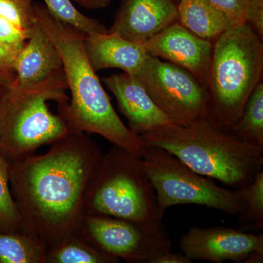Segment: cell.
Wrapping results in <instances>:
<instances>
[{
	"instance_id": "obj_28",
	"label": "cell",
	"mask_w": 263,
	"mask_h": 263,
	"mask_svg": "<svg viewBox=\"0 0 263 263\" xmlns=\"http://www.w3.org/2000/svg\"><path fill=\"white\" fill-rule=\"evenodd\" d=\"M193 262L186 254L175 253L172 251L166 252L155 259L154 263H190Z\"/></svg>"
},
{
	"instance_id": "obj_29",
	"label": "cell",
	"mask_w": 263,
	"mask_h": 263,
	"mask_svg": "<svg viewBox=\"0 0 263 263\" xmlns=\"http://www.w3.org/2000/svg\"><path fill=\"white\" fill-rule=\"evenodd\" d=\"M76 3L87 10H98L106 8L113 0H72Z\"/></svg>"
},
{
	"instance_id": "obj_20",
	"label": "cell",
	"mask_w": 263,
	"mask_h": 263,
	"mask_svg": "<svg viewBox=\"0 0 263 263\" xmlns=\"http://www.w3.org/2000/svg\"><path fill=\"white\" fill-rule=\"evenodd\" d=\"M10 161L0 155V233H21L23 221L10 191Z\"/></svg>"
},
{
	"instance_id": "obj_8",
	"label": "cell",
	"mask_w": 263,
	"mask_h": 263,
	"mask_svg": "<svg viewBox=\"0 0 263 263\" xmlns=\"http://www.w3.org/2000/svg\"><path fill=\"white\" fill-rule=\"evenodd\" d=\"M136 78L173 124L186 126L210 122L206 88L182 67L148 54Z\"/></svg>"
},
{
	"instance_id": "obj_31",
	"label": "cell",
	"mask_w": 263,
	"mask_h": 263,
	"mask_svg": "<svg viewBox=\"0 0 263 263\" xmlns=\"http://www.w3.org/2000/svg\"><path fill=\"white\" fill-rule=\"evenodd\" d=\"M3 89H0V94H1L2 91H3Z\"/></svg>"
},
{
	"instance_id": "obj_11",
	"label": "cell",
	"mask_w": 263,
	"mask_h": 263,
	"mask_svg": "<svg viewBox=\"0 0 263 263\" xmlns=\"http://www.w3.org/2000/svg\"><path fill=\"white\" fill-rule=\"evenodd\" d=\"M143 45L151 56L182 67L206 88L214 43L197 37L176 21Z\"/></svg>"
},
{
	"instance_id": "obj_17",
	"label": "cell",
	"mask_w": 263,
	"mask_h": 263,
	"mask_svg": "<svg viewBox=\"0 0 263 263\" xmlns=\"http://www.w3.org/2000/svg\"><path fill=\"white\" fill-rule=\"evenodd\" d=\"M120 259L99 250L81 233L47 249L46 263H118Z\"/></svg>"
},
{
	"instance_id": "obj_19",
	"label": "cell",
	"mask_w": 263,
	"mask_h": 263,
	"mask_svg": "<svg viewBox=\"0 0 263 263\" xmlns=\"http://www.w3.org/2000/svg\"><path fill=\"white\" fill-rule=\"evenodd\" d=\"M230 132L243 141L263 147L262 81L249 96L240 119Z\"/></svg>"
},
{
	"instance_id": "obj_10",
	"label": "cell",
	"mask_w": 263,
	"mask_h": 263,
	"mask_svg": "<svg viewBox=\"0 0 263 263\" xmlns=\"http://www.w3.org/2000/svg\"><path fill=\"white\" fill-rule=\"evenodd\" d=\"M179 248L191 260L243 262L251 254L263 252V235L228 227H193L181 235Z\"/></svg>"
},
{
	"instance_id": "obj_1",
	"label": "cell",
	"mask_w": 263,
	"mask_h": 263,
	"mask_svg": "<svg viewBox=\"0 0 263 263\" xmlns=\"http://www.w3.org/2000/svg\"><path fill=\"white\" fill-rule=\"evenodd\" d=\"M42 155L10 161L23 232L46 248L80 233L85 197L103 155L89 134L72 133Z\"/></svg>"
},
{
	"instance_id": "obj_4",
	"label": "cell",
	"mask_w": 263,
	"mask_h": 263,
	"mask_svg": "<svg viewBox=\"0 0 263 263\" xmlns=\"http://www.w3.org/2000/svg\"><path fill=\"white\" fill-rule=\"evenodd\" d=\"M262 41L248 24L233 26L215 43L206 89L210 122L230 132L262 81Z\"/></svg>"
},
{
	"instance_id": "obj_24",
	"label": "cell",
	"mask_w": 263,
	"mask_h": 263,
	"mask_svg": "<svg viewBox=\"0 0 263 263\" xmlns=\"http://www.w3.org/2000/svg\"><path fill=\"white\" fill-rule=\"evenodd\" d=\"M31 31L21 28L0 15V43L15 57H18L23 49L30 37Z\"/></svg>"
},
{
	"instance_id": "obj_18",
	"label": "cell",
	"mask_w": 263,
	"mask_h": 263,
	"mask_svg": "<svg viewBox=\"0 0 263 263\" xmlns=\"http://www.w3.org/2000/svg\"><path fill=\"white\" fill-rule=\"evenodd\" d=\"M47 248L24 232L0 233V263H46Z\"/></svg>"
},
{
	"instance_id": "obj_22",
	"label": "cell",
	"mask_w": 263,
	"mask_h": 263,
	"mask_svg": "<svg viewBox=\"0 0 263 263\" xmlns=\"http://www.w3.org/2000/svg\"><path fill=\"white\" fill-rule=\"evenodd\" d=\"M45 6L53 17L68 24L86 35L105 34L108 29L96 19L83 14L72 4V0H43Z\"/></svg>"
},
{
	"instance_id": "obj_16",
	"label": "cell",
	"mask_w": 263,
	"mask_h": 263,
	"mask_svg": "<svg viewBox=\"0 0 263 263\" xmlns=\"http://www.w3.org/2000/svg\"><path fill=\"white\" fill-rule=\"evenodd\" d=\"M177 21L197 37L212 43L233 27L210 0H181L177 5Z\"/></svg>"
},
{
	"instance_id": "obj_5",
	"label": "cell",
	"mask_w": 263,
	"mask_h": 263,
	"mask_svg": "<svg viewBox=\"0 0 263 263\" xmlns=\"http://www.w3.org/2000/svg\"><path fill=\"white\" fill-rule=\"evenodd\" d=\"M62 70L23 89L5 88L0 94V155L13 161L32 155L40 147L51 145L70 133L48 103L70 100Z\"/></svg>"
},
{
	"instance_id": "obj_2",
	"label": "cell",
	"mask_w": 263,
	"mask_h": 263,
	"mask_svg": "<svg viewBox=\"0 0 263 263\" xmlns=\"http://www.w3.org/2000/svg\"><path fill=\"white\" fill-rule=\"evenodd\" d=\"M34 10L61 57L71 98L57 103V108L70 131L99 135L112 144L143 157L146 142L126 126L114 109L88 58L86 34L53 17L44 5H34Z\"/></svg>"
},
{
	"instance_id": "obj_12",
	"label": "cell",
	"mask_w": 263,
	"mask_h": 263,
	"mask_svg": "<svg viewBox=\"0 0 263 263\" xmlns=\"http://www.w3.org/2000/svg\"><path fill=\"white\" fill-rule=\"evenodd\" d=\"M176 21L174 0H122L108 32L143 43Z\"/></svg>"
},
{
	"instance_id": "obj_6",
	"label": "cell",
	"mask_w": 263,
	"mask_h": 263,
	"mask_svg": "<svg viewBox=\"0 0 263 263\" xmlns=\"http://www.w3.org/2000/svg\"><path fill=\"white\" fill-rule=\"evenodd\" d=\"M84 212L139 223L162 222L164 214L142 157L116 145L104 154L91 180Z\"/></svg>"
},
{
	"instance_id": "obj_14",
	"label": "cell",
	"mask_w": 263,
	"mask_h": 263,
	"mask_svg": "<svg viewBox=\"0 0 263 263\" xmlns=\"http://www.w3.org/2000/svg\"><path fill=\"white\" fill-rule=\"evenodd\" d=\"M63 70L61 57L51 38L38 22L17 57L12 87H29Z\"/></svg>"
},
{
	"instance_id": "obj_23",
	"label": "cell",
	"mask_w": 263,
	"mask_h": 263,
	"mask_svg": "<svg viewBox=\"0 0 263 263\" xmlns=\"http://www.w3.org/2000/svg\"><path fill=\"white\" fill-rule=\"evenodd\" d=\"M0 15L27 31L37 22L32 0H0Z\"/></svg>"
},
{
	"instance_id": "obj_25",
	"label": "cell",
	"mask_w": 263,
	"mask_h": 263,
	"mask_svg": "<svg viewBox=\"0 0 263 263\" xmlns=\"http://www.w3.org/2000/svg\"><path fill=\"white\" fill-rule=\"evenodd\" d=\"M250 0H210L229 18L233 26L245 23L246 13Z\"/></svg>"
},
{
	"instance_id": "obj_30",
	"label": "cell",
	"mask_w": 263,
	"mask_h": 263,
	"mask_svg": "<svg viewBox=\"0 0 263 263\" xmlns=\"http://www.w3.org/2000/svg\"><path fill=\"white\" fill-rule=\"evenodd\" d=\"M13 79H14V76L5 73L0 71V89L9 87L13 83Z\"/></svg>"
},
{
	"instance_id": "obj_26",
	"label": "cell",
	"mask_w": 263,
	"mask_h": 263,
	"mask_svg": "<svg viewBox=\"0 0 263 263\" xmlns=\"http://www.w3.org/2000/svg\"><path fill=\"white\" fill-rule=\"evenodd\" d=\"M245 22L248 24L254 32L262 41L263 38V0H250Z\"/></svg>"
},
{
	"instance_id": "obj_3",
	"label": "cell",
	"mask_w": 263,
	"mask_h": 263,
	"mask_svg": "<svg viewBox=\"0 0 263 263\" xmlns=\"http://www.w3.org/2000/svg\"><path fill=\"white\" fill-rule=\"evenodd\" d=\"M147 145L160 147L197 174L237 190L263 171V147L203 120L186 126L168 123L141 135Z\"/></svg>"
},
{
	"instance_id": "obj_7",
	"label": "cell",
	"mask_w": 263,
	"mask_h": 263,
	"mask_svg": "<svg viewBox=\"0 0 263 263\" xmlns=\"http://www.w3.org/2000/svg\"><path fill=\"white\" fill-rule=\"evenodd\" d=\"M142 159L162 212L187 204L204 205L233 216H239L245 210V201L235 190L218 186L164 148L147 145Z\"/></svg>"
},
{
	"instance_id": "obj_13",
	"label": "cell",
	"mask_w": 263,
	"mask_h": 263,
	"mask_svg": "<svg viewBox=\"0 0 263 263\" xmlns=\"http://www.w3.org/2000/svg\"><path fill=\"white\" fill-rule=\"evenodd\" d=\"M115 97L118 110L127 119V127L141 136L150 129L171 123L154 103L146 88L134 76L124 72L103 79Z\"/></svg>"
},
{
	"instance_id": "obj_15",
	"label": "cell",
	"mask_w": 263,
	"mask_h": 263,
	"mask_svg": "<svg viewBox=\"0 0 263 263\" xmlns=\"http://www.w3.org/2000/svg\"><path fill=\"white\" fill-rule=\"evenodd\" d=\"M85 47L96 72L117 68L136 77L148 57L143 43L127 41L115 32L86 35Z\"/></svg>"
},
{
	"instance_id": "obj_9",
	"label": "cell",
	"mask_w": 263,
	"mask_h": 263,
	"mask_svg": "<svg viewBox=\"0 0 263 263\" xmlns=\"http://www.w3.org/2000/svg\"><path fill=\"white\" fill-rule=\"evenodd\" d=\"M80 233L104 253L130 263H154L172 251L162 222L139 223L119 218L85 215Z\"/></svg>"
},
{
	"instance_id": "obj_32",
	"label": "cell",
	"mask_w": 263,
	"mask_h": 263,
	"mask_svg": "<svg viewBox=\"0 0 263 263\" xmlns=\"http://www.w3.org/2000/svg\"><path fill=\"white\" fill-rule=\"evenodd\" d=\"M174 1H178V2H179V1H181V0H174Z\"/></svg>"
},
{
	"instance_id": "obj_21",
	"label": "cell",
	"mask_w": 263,
	"mask_h": 263,
	"mask_svg": "<svg viewBox=\"0 0 263 263\" xmlns=\"http://www.w3.org/2000/svg\"><path fill=\"white\" fill-rule=\"evenodd\" d=\"M234 190L246 204L245 210L238 216L241 230L262 231L263 171L257 174L252 182Z\"/></svg>"
},
{
	"instance_id": "obj_27",
	"label": "cell",
	"mask_w": 263,
	"mask_h": 263,
	"mask_svg": "<svg viewBox=\"0 0 263 263\" xmlns=\"http://www.w3.org/2000/svg\"><path fill=\"white\" fill-rule=\"evenodd\" d=\"M17 57L10 53L0 43V71L5 73L15 75V65Z\"/></svg>"
}]
</instances>
